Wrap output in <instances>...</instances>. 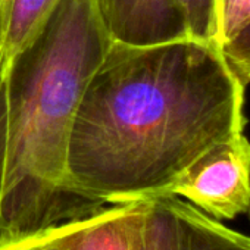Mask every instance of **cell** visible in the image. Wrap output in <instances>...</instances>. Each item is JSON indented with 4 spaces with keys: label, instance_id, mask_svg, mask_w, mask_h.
I'll use <instances>...</instances> for the list:
<instances>
[{
    "label": "cell",
    "instance_id": "cell-12",
    "mask_svg": "<svg viewBox=\"0 0 250 250\" xmlns=\"http://www.w3.org/2000/svg\"><path fill=\"white\" fill-rule=\"evenodd\" d=\"M8 15H9V0H0V84L5 80L6 66H8V58H6Z\"/></svg>",
    "mask_w": 250,
    "mask_h": 250
},
{
    "label": "cell",
    "instance_id": "cell-10",
    "mask_svg": "<svg viewBox=\"0 0 250 250\" xmlns=\"http://www.w3.org/2000/svg\"><path fill=\"white\" fill-rule=\"evenodd\" d=\"M221 50L241 81L250 83V24L227 42Z\"/></svg>",
    "mask_w": 250,
    "mask_h": 250
},
{
    "label": "cell",
    "instance_id": "cell-13",
    "mask_svg": "<svg viewBox=\"0 0 250 250\" xmlns=\"http://www.w3.org/2000/svg\"><path fill=\"white\" fill-rule=\"evenodd\" d=\"M0 250H39L33 240H22L17 243H8V244H0Z\"/></svg>",
    "mask_w": 250,
    "mask_h": 250
},
{
    "label": "cell",
    "instance_id": "cell-14",
    "mask_svg": "<svg viewBox=\"0 0 250 250\" xmlns=\"http://www.w3.org/2000/svg\"><path fill=\"white\" fill-rule=\"evenodd\" d=\"M246 215H247V219H249V224H250V208H249V210H247Z\"/></svg>",
    "mask_w": 250,
    "mask_h": 250
},
{
    "label": "cell",
    "instance_id": "cell-2",
    "mask_svg": "<svg viewBox=\"0 0 250 250\" xmlns=\"http://www.w3.org/2000/svg\"><path fill=\"white\" fill-rule=\"evenodd\" d=\"M110 43L99 0H59L8 62L0 244L33 238L103 208L69 190L66 165L81 100Z\"/></svg>",
    "mask_w": 250,
    "mask_h": 250
},
{
    "label": "cell",
    "instance_id": "cell-6",
    "mask_svg": "<svg viewBox=\"0 0 250 250\" xmlns=\"http://www.w3.org/2000/svg\"><path fill=\"white\" fill-rule=\"evenodd\" d=\"M113 43L155 46L188 39L174 0H99Z\"/></svg>",
    "mask_w": 250,
    "mask_h": 250
},
{
    "label": "cell",
    "instance_id": "cell-3",
    "mask_svg": "<svg viewBox=\"0 0 250 250\" xmlns=\"http://www.w3.org/2000/svg\"><path fill=\"white\" fill-rule=\"evenodd\" d=\"M162 194L178 196L218 221L250 208V142L240 133L200 155Z\"/></svg>",
    "mask_w": 250,
    "mask_h": 250
},
{
    "label": "cell",
    "instance_id": "cell-8",
    "mask_svg": "<svg viewBox=\"0 0 250 250\" xmlns=\"http://www.w3.org/2000/svg\"><path fill=\"white\" fill-rule=\"evenodd\" d=\"M188 39L221 47L219 0H174Z\"/></svg>",
    "mask_w": 250,
    "mask_h": 250
},
{
    "label": "cell",
    "instance_id": "cell-7",
    "mask_svg": "<svg viewBox=\"0 0 250 250\" xmlns=\"http://www.w3.org/2000/svg\"><path fill=\"white\" fill-rule=\"evenodd\" d=\"M59 0H9L6 58L18 53L43 27Z\"/></svg>",
    "mask_w": 250,
    "mask_h": 250
},
{
    "label": "cell",
    "instance_id": "cell-5",
    "mask_svg": "<svg viewBox=\"0 0 250 250\" xmlns=\"http://www.w3.org/2000/svg\"><path fill=\"white\" fill-rule=\"evenodd\" d=\"M142 216L143 199L113 203L31 240L39 250H136Z\"/></svg>",
    "mask_w": 250,
    "mask_h": 250
},
{
    "label": "cell",
    "instance_id": "cell-11",
    "mask_svg": "<svg viewBox=\"0 0 250 250\" xmlns=\"http://www.w3.org/2000/svg\"><path fill=\"white\" fill-rule=\"evenodd\" d=\"M6 156H8V96L6 83L0 84V203H2L6 177Z\"/></svg>",
    "mask_w": 250,
    "mask_h": 250
},
{
    "label": "cell",
    "instance_id": "cell-4",
    "mask_svg": "<svg viewBox=\"0 0 250 250\" xmlns=\"http://www.w3.org/2000/svg\"><path fill=\"white\" fill-rule=\"evenodd\" d=\"M136 250H250V235L178 196L158 194L143 199Z\"/></svg>",
    "mask_w": 250,
    "mask_h": 250
},
{
    "label": "cell",
    "instance_id": "cell-9",
    "mask_svg": "<svg viewBox=\"0 0 250 250\" xmlns=\"http://www.w3.org/2000/svg\"><path fill=\"white\" fill-rule=\"evenodd\" d=\"M250 24V0H219L221 47Z\"/></svg>",
    "mask_w": 250,
    "mask_h": 250
},
{
    "label": "cell",
    "instance_id": "cell-1",
    "mask_svg": "<svg viewBox=\"0 0 250 250\" xmlns=\"http://www.w3.org/2000/svg\"><path fill=\"white\" fill-rule=\"evenodd\" d=\"M244 131V83L221 47L184 39L110 47L81 100L66 181L113 205L162 194L200 155Z\"/></svg>",
    "mask_w": 250,
    "mask_h": 250
}]
</instances>
